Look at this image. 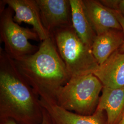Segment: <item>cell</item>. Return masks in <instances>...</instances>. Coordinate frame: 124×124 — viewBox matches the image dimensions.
I'll return each instance as SVG.
<instances>
[{
  "label": "cell",
  "mask_w": 124,
  "mask_h": 124,
  "mask_svg": "<svg viewBox=\"0 0 124 124\" xmlns=\"http://www.w3.org/2000/svg\"><path fill=\"white\" fill-rule=\"evenodd\" d=\"M44 108L39 96L18 71L13 58L0 47V120L41 124Z\"/></svg>",
  "instance_id": "cell-1"
},
{
  "label": "cell",
  "mask_w": 124,
  "mask_h": 124,
  "mask_svg": "<svg viewBox=\"0 0 124 124\" xmlns=\"http://www.w3.org/2000/svg\"><path fill=\"white\" fill-rule=\"evenodd\" d=\"M35 53L14 60L20 73L40 99L56 103L60 88L71 77L51 37Z\"/></svg>",
  "instance_id": "cell-2"
},
{
  "label": "cell",
  "mask_w": 124,
  "mask_h": 124,
  "mask_svg": "<svg viewBox=\"0 0 124 124\" xmlns=\"http://www.w3.org/2000/svg\"><path fill=\"white\" fill-rule=\"evenodd\" d=\"M103 86L93 74L72 77L56 96V104L80 115H93Z\"/></svg>",
  "instance_id": "cell-3"
},
{
  "label": "cell",
  "mask_w": 124,
  "mask_h": 124,
  "mask_svg": "<svg viewBox=\"0 0 124 124\" xmlns=\"http://www.w3.org/2000/svg\"><path fill=\"white\" fill-rule=\"evenodd\" d=\"M51 37L71 77L93 74L97 70L99 65L92 49L80 39L73 27L58 29Z\"/></svg>",
  "instance_id": "cell-4"
},
{
  "label": "cell",
  "mask_w": 124,
  "mask_h": 124,
  "mask_svg": "<svg viewBox=\"0 0 124 124\" xmlns=\"http://www.w3.org/2000/svg\"><path fill=\"white\" fill-rule=\"evenodd\" d=\"M13 13L8 6L0 9V40L4 45L5 52L15 60L36 52L39 46L32 44L29 40L40 39L33 29L20 26L14 22Z\"/></svg>",
  "instance_id": "cell-5"
},
{
  "label": "cell",
  "mask_w": 124,
  "mask_h": 124,
  "mask_svg": "<svg viewBox=\"0 0 124 124\" xmlns=\"http://www.w3.org/2000/svg\"><path fill=\"white\" fill-rule=\"evenodd\" d=\"M36 1L43 25L50 34L59 29L72 26L70 0H36Z\"/></svg>",
  "instance_id": "cell-6"
},
{
  "label": "cell",
  "mask_w": 124,
  "mask_h": 124,
  "mask_svg": "<svg viewBox=\"0 0 124 124\" xmlns=\"http://www.w3.org/2000/svg\"><path fill=\"white\" fill-rule=\"evenodd\" d=\"M15 13L14 22L18 24L23 22L31 25L37 34L40 40L43 41L51 37V34L43 26L40 10L36 0H2Z\"/></svg>",
  "instance_id": "cell-7"
},
{
  "label": "cell",
  "mask_w": 124,
  "mask_h": 124,
  "mask_svg": "<svg viewBox=\"0 0 124 124\" xmlns=\"http://www.w3.org/2000/svg\"><path fill=\"white\" fill-rule=\"evenodd\" d=\"M83 2L86 16L97 36L110 29L123 31L112 9L100 0H83Z\"/></svg>",
  "instance_id": "cell-8"
},
{
  "label": "cell",
  "mask_w": 124,
  "mask_h": 124,
  "mask_svg": "<svg viewBox=\"0 0 124 124\" xmlns=\"http://www.w3.org/2000/svg\"><path fill=\"white\" fill-rule=\"evenodd\" d=\"M93 74L103 86L111 88L124 87V53L120 49L116 51Z\"/></svg>",
  "instance_id": "cell-9"
},
{
  "label": "cell",
  "mask_w": 124,
  "mask_h": 124,
  "mask_svg": "<svg viewBox=\"0 0 124 124\" xmlns=\"http://www.w3.org/2000/svg\"><path fill=\"white\" fill-rule=\"evenodd\" d=\"M40 100L53 124H106L104 119L103 112L95 111L92 115H80L66 110L55 103L40 99Z\"/></svg>",
  "instance_id": "cell-10"
},
{
  "label": "cell",
  "mask_w": 124,
  "mask_h": 124,
  "mask_svg": "<svg viewBox=\"0 0 124 124\" xmlns=\"http://www.w3.org/2000/svg\"><path fill=\"white\" fill-rule=\"evenodd\" d=\"M124 109V87L103 86L96 111L107 114L106 124H117Z\"/></svg>",
  "instance_id": "cell-11"
},
{
  "label": "cell",
  "mask_w": 124,
  "mask_h": 124,
  "mask_svg": "<svg viewBox=\"0 0 124 124\" xmlns=\"http://www.w3.org/2000/svg\"><path fill=\"white\" fill-rule=\"evenodd\" d=\"M124 42L123 31L110 29L98 35L92 47L93 56L99 65H102Z\"/></svg>",
  "instance_id": "cell-12"
},
{
  "label": "cell",
  "mask_w": 124,
  "mask_h": 124,
  "mask_svg": "<svg viewBox=\"0 0 124 124\" xmlns=\"http://www.w3.org/2000/svg\"><path fill=\"white\" fill-rule=\"evenodd\" d=\"M72 12V27L82 41L92 49L97 34L85 13L83 0H70Z\"/></svg>",
  "instance_id": "cell-13"
},
{
  "label": "cell",
  "mask_w": 124,
  "mask_h": 124,
  "mask_svg": "<svg viewBox=\"0 0 124 124\" xmlns=\"http://www.w3.org/2000/svg\"><path fill=\"white\" fill-rule=\"evenodd\" d=\"M100 1L107 8L118 11L124 17V0H101Z\"/></svg>",
  "instance_id": "cell-14"
},
{
  "label": "cell",
  "mask_w": 124,
  "mask_h": 124,
  "mask_svg": "<svg viewBox=\"0 0 124 124\" xmlns=\"http://www.w3.org/2000/svg\"><path fill=\"white\" fill-rule=\"evenodd\" d=\"M0 124H18L14 120L10 119H6L0 120ZM41 124H53V122L50 116L44 108L43 120Z\"/></svg>",
  "instance_id": "cell-15"
},
{
  "label": "cell",
  "mask_w": 124,
  "mask_h": 124,
  "mask_svg": "<svg viewBox=\"0 0 124 124\" xmlns=\"http://www.w3.org/2000/svg\"><path fill=\"white\" fill-rule=\"evenodd\" d=\"M113 10V12L115 14L116 17L117 18L118 20L119 21V22L120 23V24H121V27L122 28V29H123V31L124 32V17L120 14V13L117 11L116 10H113ZM120 50L122 52H123L124 53V42L123 43V45L121 46V47H120Z\"/></svg>",
  "instance_id": "cell-16"
},
{
  "label": "cell",
  "mask_w": 124,
  "mask_h": 124,
  "mask_svg": "<svg viewBox=\"0 0 124 124\" xmlns=\"http://www.w3.org/2000/svg\"><path fill=\"white\" fill-rule=\"evenodd\" d=\"M117 124H124V109Z\"/></svg>",
  "instance_id": "cell-17"
}]
</instances>
